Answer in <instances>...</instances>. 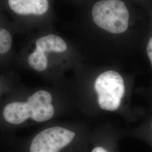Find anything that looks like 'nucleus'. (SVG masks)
Masks as SVG:
<instances>
[{
	"label": "nucleus",
	"instance_id": "obj_1",
	"mask_svg": "<svg viewBox=\"0 0 152 152\" xmlns=\"http://www.w3.org/2000/svg\"><path fill=\"white\" fill-rule=\"evenodd\" d=\"M52 96L48 91L40 90L28 98L27 102H12L4 109V117L11 124L19 125L31 118L42 122L50 120L54 114Z\"/></svg>",
	"mask_w": 152,
	"mask_h": 152
},
{
	"label": "nucleus",
	"instance_id": "obj_8",
	"mask_svg": "<svg viewBox=\"0 0 152 152\" xmlns=\"http://www.w3.org/2000/svg\"><path fill=\"white\" fill-rule=\"evenodd\" d=\"M147 53L152 65V38L150 39L147 45Z\"/></svg>",
	"mask_w": 152,
	"mask_h": 152
},
{
	"label": "nucleus",
	"instance_id": "obj_6",
	"mask_svg": "<svg viewBox=\"0 0 152 152\" xmlns=\"http://www.w3.org/2000/svg\"><path fill=\"white\" fill-rule=\"evenodd\" d=\"M35 52L42 56H47L46 53H63L68 48L64 40L55 34H49L38 38L36 42Z\"/></svg>",
	"mask_w": 152,
	"mask_h": 152
},
{
	"label": "nucleus",
	"instance_id": "obj_2",
	"mask_svg": "<svg viewBox=\"0 0 152 152\" xmlns=\"http://www.w3.org/2000/svg\"><path fill=\"white\" fill-rule=\"evenodd\" d=\"M92 16L96 25L111 33H122L128 28L129 12L122 1H98L92 7Z\"/></svg>",
	"mask_w": 152,
	"mask_h": 152
},
{
	"label": "nucleus",
	"instance_id": "obj_5",
	"mask_svg": "<svg viewBox=\"0 0 152 152\" xmlns=\"http://www.w3.org/2000/svg\"><path fill=\"white\" fill-rule=\"evenodd\" d=\"M10 8L21 15H42L49 9L48 0H8Z\"/></svg>",
	"mask_w": 152,
	"mask_h": 152
},
{
	"label": "nucleus",
	"instance_id": "obj_10",
	"mask_svg": "<svg viewBox=\"0 0 152 152\" xmlns=\"http://www.w3.org/2000/svg\"></svg>",
	"mask_w": 152,
	"mask_h": 152
},
{
	"label": "nucleus",
	"instance_id": "obj_7",
	"mask_svg": "<svg viewBox=\"0 0 152 152\" xmlns=\"http://www.w3.org/2000/svg\"><path fill=\"white\" fill-rule=\"evenodd\" d=\"M12 38L10 32L0 28V54H5L11 48Z\"/></svg>",
	"mask_w": 152,
	"mask_h": 152
},
{
	"label": "nucleus",
	"instance_id": "obj_4",
	"mask_svg": "<svg viewBox=\"0 0 152 152\" xmlns=\"http://www.w3.org/2000/svg\"><path fill=\"white\" fill-rule=\"evenodd\" d=\"M76 134L68 129L56 126L42 131L33 139L30 152H59L71 144Z\"/></svg>",
	"mask_w": 152,
	"mask_h": 152
},
{
	"label": "nucleus",
	"instance_id": "obj_9",
	"mask_svg": "<svg viewBox=\"0 0 152 152\" xmlns=\"http://www.w3.org/2000/svg\"><path fill=\"white\" fill-rule=\"evenodd\" d=\"M91 152H109L105 148L101 146H98L94 148Z\"/></svg>",
	"mask_w": 152,
	"mask_h": 152
},
{
	"label": "nucleus",
	"instance_id": "obj_3",
	"mask_svg": "<svg viewBox=\"0 0 152 152\" xmlns=\"http://www.w3.org/2000/svg\"><path fill=\"white\" fill-rule=\"evenodd\" d=\"M94 88L100 108L108 111L119 108L125 92L124 81L119 73L114 71L102 73L95 80Z\"/></svg>",
	"mask_w": 152,
	"mask_h": 152
}]
</instances>
